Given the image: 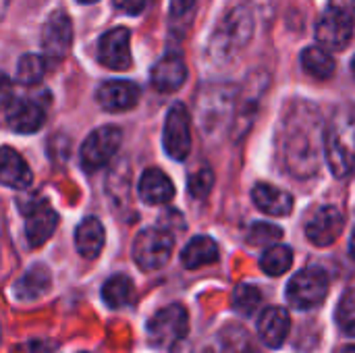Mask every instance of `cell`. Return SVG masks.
<instances>
[{
  "mask_svg": "<svg viewBox=\"0 0 355 353\" xmlns=\"http://www.w3.org/2000/svg\"><path fill=\"white\" fill-rule=\"evenodd\" d=\"M324 158L335 177H347L355 166V106L335 110L322 137Z\"/></svg>",
  "mask_w": 355,
  "mask_h": 353,
  "instance_id": "1",
  "label": "cell"
},
{
  "mask_svg": "<svg viewBox=\"0 0 355 353\" xmlns=\"http://www.w3.org/2000/svg\"><path fill=\"white\" fill-rule=\"evenodd\" d=\"M175 248V237L168 229L164 227H150L137 233L131 254L135 264L150 273V270H158L162 266H166V262L171 260Z\"/></svg>",
  "mask_w": 355,
  "mask_h": 353,
  "instance_id": "2",
  "label": "cell"
},
{
  "mask_svg": "<svg viewBox=\"0 0 355 353\" xmlns=\"http://www.w3.org/2000/svg\"><path fill=\"white\" fill-rule=\"evenodd\" d=\"M314 125H318V121H314L306 131V125H297L295 117L287 121L289 135L285 139V152L289 156V171L297 175H312L318 166V141L312 137Z\"/></svg>",
  "mask_w": 355,
  "mask_h": 353,
  "instance_id": "3",
  "label": "cell"
},
{
  "mask_svg": "<svg viewBox=\"0 0 355 353\" xmlns=\"http://www.w3.org/2000/svg\"><path fill=\"white\" fill-rule=\"evenodd\" d=\"M19 208L25 214V237L31 248L44 246L58 227L56 210L40 196H29L19 200Z\"/></svg>",
  "mask_w": 355,
  "mask_h": 353,
  "instance_id": "4",
  "label": "cell"
},
{
  "mask_svg": "<svg viewBox=\"0 0 355 353\" xmlns=\"http://www.w3.org/2000/svg\"><path fill=\"white\" fill-rule=\"evenodd\" d=\"M189 329V316L187 310L179 304L166 306L160 312H156L148 322V339L154 347L166 350L181 343Z\"/></svg>",
  "mask_w": 355,
  "mask_h": 353,
  "instance_id": "5",
  "label": "cell"
},
{
  "mask_svg": "<svg viewBox=\"0 0 355 353\" xmlns=\"http://www.w3.org/2000/svg\"><path fill=\"white\" fill-rule=\"evenodd\" d=\"M329 275L322 268H304L287 285V300L295 310H312L327 300Z\"/></svg>",
  "mask_w": 355,
  "mask_h": 353,
  "instance_id": "6",
  "label": "cell"
},
{
  "mask_svg": "<svg viewBox=\"0 0 355 353\" xmlns=\"http://www.w3.org/2000/svg\"><path fill=\"white\" fill-rule=\"evenodd\" d=\"M121 141H123V131L114 125H106L92 131L81 146V166L89 173L106 166L119 152Z\"/></svg>",
  "mask_w": 355,
  "mask_h": 353,
  "instance_id": "7",
  "label": "cell"
},
{
  "mask_svg": "<svg viewBox=\"0 0 355 353\" xmlns=\"http://www.w3.org/2000/svg\"><path fill=\"white\" fill-rule=\"evenodd\" d=\"M252 31H254V21H252L250 12L245 8L231 10L212 37L214 54L229 56L235 50L243 48L248 44V40L252 37Z\"/></svg>",
  "mask_w": 355,
  "mask_h": 353,
  "instance_id": "8",
  "label": "cell"
},
{
  "mask_svg": "<svg viewBox=\"0 0 355 353\" xmlns=\"http://www.w3.org/2000/svg\"><path fill=\"white\" fill-rule=\"evenodd\" d=\"M162 144L173 160H185L191 152V117L185 104L177 102L171 106L164 121Z\"/></svg>",
  "mask_w": 355,
  "mask_h": 353,
  "instance_id": "9",
  "label": "cell"
},
{
  "mask_svg": "<svg viewBox=\"0 0 355 353\" xmlns=\"http://www.w3.org/2000/svg\"><path fill=\"white\" fill-rule=\"evenodd\" d=\"M73 46V23L67 12H52L42 29V50L46 60H62Z\"/></svg>",
  "mask_w": 355,
  "mask_h": 353,
  "instance_id": "10",
  "label": "cell"
},
{
  "mask_svg": "<svg viewBox=\"0 0 355 353\" xmlns=\"http://www.w3.org/2000/svg\"><path fill=\"white\" fill-rule=\"evenodd\" d=\"M343 227H345L343 212L337 206H322L306 223V237L310 243L318 248H329L339 239Z\"/></svg>",
  "mask_w": 355,
  "mask_h": 353,
  "instance_id": "11",
  "label": "cell"
},
{
  "mask_svg": "<svg viewBox=\"0 0 355 353\" xmlns=\"http://www.w3.org/2000/svg\"><path fill=\"white\" fill-rule=\"evenodd\" d=\"M355 21L329 8L316 23V40L324 50H343L354 40Z\"/></svg>",
  "mask_w": 355,
  "mask_h": 353,
  "instance_id": "12",
  "label": "cell"
},
{
  "mask_svg": "<svg viewBox=\"0 0 355 353\" xmlns=\"http://www.w3.org/2000/svg\"><path fill=\"white\" fill-rule=\"evenodd\" d=\"M98 60L110 71H127L131 67V33L127 27H114L102 35L98 44Z\"/></svg>",
  "mask_w": 355,
  "mask_h": 353,
  "instance_id": "13",
  "label": "cell"
},
{
  "mask_svg": "<svg viewBox=\"0 0 355 353\" xmlns=\"http://www.w3.org/2000/svg\"><path fill=\"white\" fill-rule=\"evenodd\" d=\"M46 121V108L33 98H19L6 104V127L17 133H33Z\"/></svg>",
  "mask_w": 355,
  "mask_h": 353,
  "instance_id": "14",
  "label": "cell"
},
{
  "mask_svg": "<svg viewBox=\"0 0 355 353\" xmlns=\"http://www.w3.org/2000/svg\"><path fill=\"white\" fill-rule=\"evenodd\" d=\"M139 96H141L139 85H135L133 81L114 79V81H104L98 87L96 100L108 112H123L133 108L139 102Z\"/></svg>",
  "mask_w": 355,
  "mask_h": 353,
  "instance_id": "15",
  "label": "cell"
},
{
  "mask_svg": "<svg viewBox=\"0 0 355 353\" xmlns=\"http://www.w3.org/2000/svg\"><path fill=\"white\" fill-rule=\"evenodd\" d=\"M31 181H33V173L29 164L25 162V158L17 150L2 146L0 148V185L10 187V189H27Z\"/></svg>",
  "mask_w": 355,
  "mask_h": 353,
  "instance_id": "16",
  "label": "cell"
},
{
  "mask_svg": "<svg viewBox=\"0 0 355 353\" xmlns=\"http://www.w3.org/2000/svg\"><path fill=\"white\" fill-rule=\"evenodd\" d=\"M150 79L158 92H177L187 79V64H185L183 56L175 54V52L162 56L154 64Z\"/></svg>",
  "mask_w": 355,
  "mask_h": 353,
  "instance_id": "17",
  "label": "cell"
},
{
  "mask_svg": "<svg viewBox=\"0 0 355 353\" xmlns=\"http://www.w3.org/2000/svg\"><path fill=\"white\" fill-rule=\"evenodd\" d=\"M289 329H291V318H289V312L285 308H266L258 320V335L262 339L264 345L268 347H281L289 335Z\"/></svg>",
  "mask_w": 355,
  "mask_h": 353,
  "instance_id": "18",
  "label": "cell"
},
{
  "mask_svg": "<svg viewBox=\"0 0 355 353\" xmlns=\"http://www.w3.org/2000/svg\"><path fill=\"white\" fill-rule=\"evenodd\" d=\"M252 202L268 216H287L293 210V196L270 183H258L252 189Z\"/></svg>",
  "mask_w": 355,
  "mask_h": 353,
  "instance_id": "19",
  "label": "cell"
},
{
  "mask_svg": "<svg viewBox=\"0 0 355 353\" xmlns=\"http://www.w3.org/2000/svg\"><path fill=\"white\" fill-rule=\"evenodd\" d=\"M137 193H139L141 202H146L150 206H158V204H166L175 198V185L168 179V175L162 173L160 169H148L139 179Z\"/></svg>",
  "mask_w": 355,
  "mask_h": 353,
  "instance_id": "20",
  "label": "cell"
},
{
  "mask_svg": "<svg viewBox=\"0 0 355 353\" xmlns=\"http://www.w3.org/2000/svg\"><path fill=\"white\" fill-rule=\"evenodd\" d=\"M50 287H52L50 270L44 264H35L15 283L12 293H15L17 302L29 304V302H35V300L44 298L50 291Z\"/></svg>",
  "mask_w": 355,
  "mask_h": 353,
  "instance_id": "21",
  "label": "cell"
},
{
  "mask_svg": "<svg viewBox=\"0 0 355 353\" xmlns=\"http://www.w3.org/2000/svg\"><path fill=\"white\" fill-rule=\"evenodd\" d=\"M104 225L96 216H87L83 218V223H79L75 231V248L79 256H83L85 260H96L104 250Z\"/></svg>",
  "mask_w": 355,
  "mask_h": 353,
  "instance_id": "22",
  "label": "cell"
},
{
  "mask_svg": "<svg viewBox=\"0 0 355 353\" xmlns=\"http://www.w3.org/2000/svg\"><path fill=\"white\" fill-rule=\"evenodd\" d=\"M206 353H260L254 343L252 337L237 325L225 327L208 345Z\"/></svg>",
  "mask_w": 355,
  "mask_h": 353,
  "instance_id": "23",
  "label": "cell"
},
{
  "mask_svg": "<svg viewBox=\"0 0 355 353\" xmlns=\"http://www.w3.org/2000/svg\"><path fill=\"white\" fill-rule=\"evenodd\" d=\"M218 260V246L212 237L208 235H198L193 237L185 250L181 252V262L185 268L189 270H196V268H202V266H208V264H214Z\"/></svg>",
  "mask_w": 355,
  "mask_h": 353,
  "instance_id": "24",
  "label": "cell"
},
{
  "mask_svg": "<svg viewBox=\"0 0 355 353\" xmlns=\"http://www.w3.org/2000/svg\"><path fill=\"white\" fill-rule=\"evenodd\" d=\"M302 67L304 71L318 79V81H327L335 75V58L329 50H324L322 46H308L304 52H302Z\"/></svg>",
  "mask_w": 355,
  "mask_h": 353,
  "instance_id": "25",
  "label": "cell"
},
{
  "mask_svg": "<svg viewBox=\"0 0 355 353\" xmlns=\"http://www.w3.org/2000/svg\"><path fill=\"white\" fill-rule=\"evenodd\" d=\"M133 281L127 277V275H114L110 277L104 287H102V300L108 308L112 310H119V308H125L131 304L133 300Z\"/></svg>",
  "mask_w": 355,
  "mask_h": 353,
  "instance_id": "26",
  "label": "cell"
},
{
  "mask_svg": "<svg viewBox=\"0 0 355 353\" xmlns=\"http://www.w3.org/2000/svg\"><path fill=\"white\" fill-rule=\"evenodd\" d=\"M293 264V252L287 246H268L266 252L260 258V266L266 275L270 277H281L285 275Z\"/></svg>",
  "mask_w": 355,
  "mask_h": 353,
  "instance_id": "27",
  "label": "cell"
},
{
  "mask_svg": "<svg viewBox=\"0 0 355 353\" xmlns=\"http://www.w3.org/2000/svg\"><path fill=\"white\" fill-rule=\"evenodd\" d=\"M48 62L40 54H25L17 64V81L21 85H37L46 75Z\"/></svg>",
  "mask_w": 355,
  "mask_h": 353,
  "instance_id": "28",
  "label": "cell"
},
{
  "mask_svg": "<svg viewBox=\"0 0 355 353\" xmlns=\"http://www.w3.org/2000/svg\"><path fill=\"white\" fill-rule=\"evenodd\" d=\"M262 306V291L254 285H239L233 293V308L243 316H254Z\"/></svg>",
  "mask_w": 355,
  "mask_h": 353,
  "instance_id": "29",
  "label": "cell"
},
{
  "mask_svg": "<svg viewBox=\"0 0 355 353\" xmlns=\"http://www.w3.org/2000/svg\"><path fill=\"white\" fill-rule=\"evenodd\" d=\"M335 320H337V327L341 329L343 335L355 337V289L347 291L341 298L337 312H335Z\"/></svg>",
  "mask_w": 355,
  "mask_h": 353,
  "instance_id": "30",
  "label": "cell"
},
{
  "mask_svg": "<svg viewBox=\"0 0 355 353\" xmlns=\"http://www.w3.org/2000/svg\"><path fill=\"white\" fill-rule=\"evenodd\" d=\"M212 185H214V173H212V169L206 166V164H204V166H198V169L189 175V179H187L189 193H191L193 198H198V200L206 198V196L210 193Z\"/></svg>",
  "mask_w": 355,
  "mask_h": 353,
  "instance_id": "31",
  "label": "cell"
},
{
  "mask_svg": "<svg viewBox=\"0 0 355 353\" xmlns=\"http://www.w3.org/2000/svg\"><path fill=\"white\" fill-rule=\"evenodd\" d=\"M283 237V229L270 223H256L248 233L250 246H275Z\"/></svg>",
  "mask_w": 355,
  "mask_h": 353,
  "instance_id": "32",
  "label": "cell"
},
{
  "mask_svg": "<svg viewBox=\"0 0 355 353\" xmlns=\"http://www.w3.org/2000/svg\"><path fill=\"white\" fill-rule=\"evenodd\" d=\"M112 2H114V8L129 12V15H137L146 6V0H112Z\"/></svg>",
  "mask_w": 355,
  "mask_h": 353,
  "instance_id": "33",
  "label": "cell"
},
{
  "mask_svg": "<svg viewBox=\"0 0 355 353\" xmlns=\"http://www.w3.org/2000/svg\"><path fill=\"white\" fill-rule=\"evenodd\" d=\"M329 2H331L329 8H333L341 15H347L355 21V0H329Z\"/></svg>",
  "mask_w": 355,
  "mask_h": 353,
  "instance_id": "34",
  "label": "cell"
},
{
  "mask_svg": "<svg viewBox=\"0 0 355 353\" xmlns=\"http://www.w3.org/2000/svg\"><path fill=\"white\" fill-rule=\"evenodd\" d=\"M196 2L198 0H171V15L173 17H183L196 6Z\"/></svg>",
  "mask_w": 355,
  "mask_h": 353,
  "instance_id": "35",
  "label": "cell"
},
{
  "mask_svg": "<svg viewBox=\"0 0 355 353\" xmlns=\"http://www.w3.org/2000/svg\"><path fill=\"white\" fill-rule=\"evenodd\" d=\"M12 100V83L10 79L0 71V106H6Z\"/></svg>",
  "mask_w": 355,
  "mask_h": 353,
  "instance_id": "36",
  "label": "cell"
},
{
  "mask_svg": "<svg viewBox=\"0 0 355 353\" xmlns=\"http://www.w3.org/2000/svg\"><path fill=\"white\" fill-rule=\"evenodd\" d=\"M29 353H56V345L48 341H31Z\"/></svg>",
  "mask_w": 355,
  "mask_h": 353,
  "instance_id": "37",
  "label": "cell"
},
{
  "mask_svg": "<svg viewBox=\"0 0 355 353\" xmlns=\"http://www.w3.org/2000/svg\"><path fill=\"white\" fill-rule=\"evenodd\" d=\"M173 353H191V352H189V347H187V345L177 343V345H175V350H173Z\"/></svg>",
  "mask_w": 355,
  "mask_h": 353,
  "instance_id": "38",
  "label": "cell"
},
{
  "mask_svg": "<svg viewBox=\"0 0 355 353\" xmlns=\"http://www.w3.org/2000/svg\"><path fill=\"white\" fill-rule=\"evenodd\" d=\"M349 254L355 258V231L352 233V239H349Z\"/></svg>",
  "mask_w": 355,
  "mask_h": 353,
  "instance_id": "39",
  "label": "cell"
},
{
  "mask_svg": "<svg viewBox=\"0 0 355 353\" xmlns=\"http://www.w3.org/2000/svg\"><path fill=\"white\" fill-rule=\"evenodd\" d=\"M6 6H8V0H0V19H2V15L6 12Z\"/></svg>",
  "mask_w": 355,
  "mask_h": 353,
  "instance_id": "40",
  "label": "cell"
},
{
  "mask_svg": "<svg viewBox=\"0 0 355 353\" xmlns=\"http://www.w3.org/2000/svg\"><path fill=\"white\" fill-rule=\"evenodd\" d=\"M341 353H355V347H345Z\"/></svg>",
  "mask_w": 355,
  "mask_h": 353,
  "instance_id": "41",
  "label": "cell"
},
{
  "mask_svg": "<svg viewBox=\"0 0 355 353\" xmlns=\"http://www.w3.org/2000/svg\"><path fill=\"white\" fill-rule=\"evenodd\" d=\"M77 2H83V4H92V2H96V0H77Z\"/></svg>",
  "mask_w": 355,
  "mask_h": 353,
  "instance_id": "42",
  "label": "cell"
},
{
  "mask_svg": "<svg viewBox=\"0 0 355 353\" xmlns=\"http://www.w3.org/2000/svg\"><path fill=\"white\" fill-rule=\"evenodd\" d=\"M352 71H354V77H355V56H354V60H352Z\"/></svg>",
  "mask_w": 355,
  "mask_h": 353,
  "instance_id": "43",
  "label": "cell"
},
{
  "mask_svg": "<svg viewBox=\"0 0 355 353\" xmlns=\"http://www.w3.org/2000/svg\"><path fill=\"white\" fill-rule=\"evenodd\" d=\"M0 337H2V327H0Z\"/></svg>",
  "mask_w": 355,
  "mask_h": 353,
  "instance_id": "44",
  "label": "cell"
}]
</instances>
